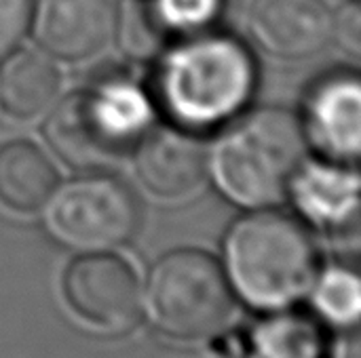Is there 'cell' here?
<instances>
[{
    "label": "cell",
    "mask_w": 361,
    "mask_h": 358,
    "mask_svg": "<svg viewBox=\"0 0 361 358\" xmlns=\"http://www.w3.org/2000/svg\"><path fill=\"white\" fill-rule=\"evenodd\" d=\"M32 25L47 55L85 61L114 40L116 8L112 0H40Z\"/></svg>",
    "instance_id": "obj_10"
},
{
    "label": "cell",
    "mask_w": 361,
    "mask_h": 358,
    "mask_svg": "<svg viewBox=\"0 0 361 358\" xmlns=\"http://www.w3.org/2000/svg\"><path fill=\"white\" fill-rule=\"evenodd\" d=\"M250 49L220 30L171 42L152 76V101L176 124L192 133L231 122L256 89Z\"/></svg>",
    "instance_id": "obj_1"
},
{
    "label": "cell",
    "mask_w": 361,
    "mask_h": 358,
    "mask_svg": "<svg viewBox=\"0 0 361 358\" xmlns=\"http://www.w3.org/2000/svg\"><path fill=\"white\" fill-rule=\"evenodd\" d=\"M61 74L44 51H11L0 63V108L19 120L36 118L59 99Z\"/></svg>",
    "instance_id": "obj_13"
},
{
    "label": "cell",
    "mask_w": 361,
    "mask_h": 358,
    "mask_svg": "<svg viewBox=\"0 0 361 358\" xmlns=\"http://www.w3.org/2000/svg\"><path fill=\"white\" fill-rule=\"evenodd\" d=\"M332 38L341 42L345 51L351 55H360L361 49V8L357 0H349L341 6L338 13H334V30Z\"/></svg>",
    "instance_id": "obj_20"
},
{
    "label": "cell",
    "mask_w": 361,
    "mask_h": 358,
    "mask_svg": "<svg viewBox=\"0 0 361 358\" xmlns=\"http://www.w3.org/2000/svg\"><path fill=\"white\" fill-rule=\"evenodd\" d=\"M247 23L264 53L302 61L330 44L334 11L326 0H252Z\"/></svg>",
    "instance_id": "obj_9"
},
{
    "label": "cell",
    "mask_w": 361,
    "mask_h": 358,
    "mask_svg": "<svg viewBox=\"0 0 361 358\" xmlns=\"http://www.w3.org/2000/svg\"><path fill=\"white\" fill-rule=\"evenodd\" d=\"M148 310L154 325L180 342L218 335L233 319L235 298L218 262L197 249L161 257L148 279Z\"/></svg>",
    "instance_id": "obj_5"
},
{
    "label": "cell",
    "mask_w": 361,
    "mask_h": 358,
    "mask_svg": "<svg viewBox=\"0 0 361 358\" xmlns=\"http://www.w3.org/2000/svg\"><path fill=\"white\" fill-rule=\"evenodd\" d=\"M59 186L53 160L36 143L15 139L0 146V203L15 213L47 207Z\"/></svg>",
    "instance_id": "obj_14"
},
{
    "label": "cell",
    "mask_w": 361,
    "mask_h": 358,
    "mask_svg": "<svg viewBox=\"0 0 361 358\" xmlns=\"http://www.w3.org/2000/svg\"><path fill=\"white\" fill-rule=\"evenodd\" d=\"M226 268L258 308H283L309 293L322 272L319 249L302 224L281 211L254 209L226 236Z\"/></svg>",
    "instance_id": "obj_4"
},
{
    "label": "cell",
    "mask_w": 361,
    "mask_h": 358,
    "mask_svg": "<svg viewBox=\"0 0 361 358\" xmlns=\"http://www.w3.org/2000/svg\"><path fill=\"white\" fill-rule=\"evenodd\" d=\"M226 124L207 156V169L220 192L245 209L281 203L307 160L309 141L298 114L264 106Z\"/></svg>",
    "instance_id": "obj_3"
},
{
    "label": "cell",
    "mask_w": 361,
    "mask_h": 358,
    "mask_svg": "<svg viewBox=\"0 0 361 358\" xmlns=\"http://www.w3.org/2000/svg\"><path fill=\"white\" fill-rule=\"evenodd\" d=\"M245 358H334V346L317 319L283 312L256 325Z\"/></svg>",
    "instance_id": "obj_15"
},
{
    "label": "cell",
    "mask_w": 361,
    "mask_h": 358,
    "mask_svg": "<svg viewBox=\"0 0 361 358\" xmlns=\"http://www.w3.org/2000/svg\"><path fill=\"white\" fill-rule=\"evenodd\" d=\"M63 295L80 321L104 333L131 329L142 308V283L133 266L106 251L72 262L63 276Z\"/></svg>",
    "instance_id": "obj_7"
},
{
    "label": "cell",
    "mask_w": 361,
    "mask_h": 358,
    "mask_svg": "<svg viewBox=\"0 0 361 358\" xmlns=\"http://www.w3.org/2000/svg\"><path fill=\"white\" fill-rule=\"evenodd\" d=\"M154 108L142 84L125 74H106L53 103L44 139L68 167L102 171L150 131Z\"/></svg>",
    "instance_id": "obj_2"
},
{
    "label": "cell",
    "mask_w": 361,
    "mask_h": 358,
    "mask_svg": "<svg viewBox=\"0 0 361 358\" xmlns=\"http://www.w3.org/2000/svg\"><path fill=\"white\" fill-rule=\"evenodd\" d=\"M305 137L328 160L353 165L361 143V87L357 72L334 70L317 78L298 116Z\"/></svg>",
    "instance_id": "obj_8"
},
{
    "label": "cell",
    "mask_w": 361,
    "mask_h": 358,
    "mask_svg": "<svg viewBox=\"0 0 361 358\" xmlns=\"http://www.w3.org/2000/svg\"><path fill=\"white\" fill-rule=\"evenodd\" d=\"M44 209L51 234L66 247L87 253L129 243L142 219L133 190L116 177L93 171L57 186Z\"/></svg>",
    "instance_id": "obj_6"
},
{
    "label": "cell",
    "mask_w": 361,
    "mask_h": 358,
    "mask_svg": "<svg viewBox=\"0 0 361 358\" xmlns=\"http://www.w3.org/2000/svg\"><path fill=\"white\" fill-rule=\"evenodd\" d=\"M300 217L315 228L347 236L360 224V179L355 169L336 160H305L290 192Z\"/></svg>",
    "instance_id": "obj_12"
},
{
    "label": "cell",
    "mask_w": 361,
    "mask_h": 358,
    "mask_svg": "<svg viewBox=\"0 0 361 358\" xmlns=\"http://www.w3.org/2000/svg\"><path fill=\"white\" fill-rule=\"evenodd\" d=\"M34 0H0V57L19 46L32 27Z\"/></svg>",
    "instance_id": "obj_19"
},
{
    "label": "cell",
    "mask_w": 361,
    "mask_h": 358,
    "mask_svg": "<svg viewBox=\"0 0 361 358\" xmlns=\"http://www.w3.org/2000/svg\"><path fill=\"white\" fill-rule=\"evenodd\" d=\"M152 11L171 40L216 32L228 17L233 0H150Z\"/></svg>",
    "instance_id": "obj_17"
},
{
    "label": "cell",
    "mask_w": 361,
    "mask_h": 358,
    "mask_svg": "<svg viewBox=\"0 0 361 358\" xmlns=\"http://www.w3.org/2000/svg\"><path fill=\"white\" fill-rule=\"evenodd\" d=\"M114 38H118L121 49L137 61L157 59L171 44L150 0H127V4L116 11Z\"/></svg>",
    "instance_id": "obj_16"
},
{
    "label": "cell",
    "mask_w": 361,
    "mask_h": 358,
    "mask_svg": "<svg viewBox=\"0 0 361 358\" xmlns=\"http://www.w3.org/2000/svg\"><path fill=\"white\" fill-rule=\"evenodd\" d=\"M319 281V279H317ZM317 308L334 323L349 325L360 317V283L357 279L341 268H334L322 276L315 289Z\"/></svg>",
    "instance_id": "obj_18"
},
{
    "label": "cell",
    "mask_w": 361,
    "mask_h": 358,
    "mask_svg": "<svg viewBox=\"0 0 361 358\" xmlns=\"http://www.w3.org/2000/svg\"><path fill=\"white\" fill-rule=\"evenodd\" d=\"M135 148L137 177L154 196H188L207 177V150L188 129L173 124L148 131Z\"/></svg>",
    "instance_id": "obj_11"
}]
</instances>
